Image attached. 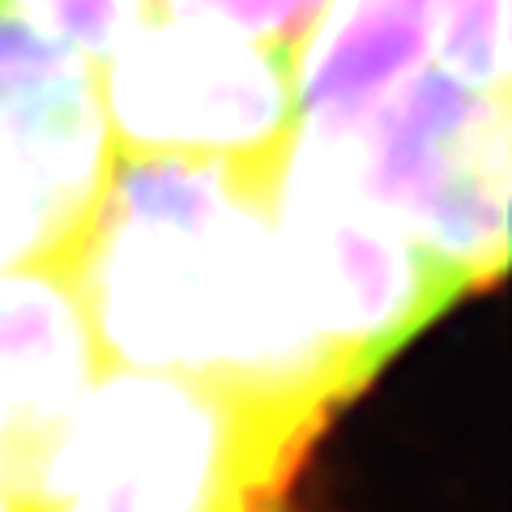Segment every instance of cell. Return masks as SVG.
<instances>
[{
	"label": "cell",
	"instance_id": "5",
	"mask_svg": "<svg viewBox=\"0 0 512 512\" xmlns=\"http://www.w3.org/2000/svg\"><path fill=\"white\" fill-rule=\"evenodd\" d=\"M116 154L278 167L299 124L295 52L150 9L99 60Z\"/></svg>",
	"mask_w": 512,
	"mask_h": 512
},
{
	"label": "cell",
	"instance_id": "12",
	"mask_svg": "<svg viewBox=\"0 0 512 512\" xmlns=\"http://www.w3.org/2000/svg\"><path fill=\"white\" fill-rule=\"evenodd\" d=\"M0 512H13V504H9V495L0 491Z\"/></svg>",
	"mask_w": 512,
	"mask_h": 512
},
{
	"label": "cell",
	"instance_id": "4",
	"mask_svg": "<svg viewBox=\"0 0 512 512\" xmlns=\"http://www.w3.org/2000/svg\"><path fill=\"white\" fill-rule=\"evenodd\" d=\"M308 120V116H299ZM414 244L483 286L508 256V94L414 73L355 120H308Z\"/></svg>",
	"mask_w": 512,
	"mask_h": 512
},
{
	"label": "cell",
	"instance_id": "8",
	"mask_svg": "<svg viewBox=\"0 0 512 512\" xmlns=\"http://www.w3.org/2000/svg\"><path fill=\"white\" fill-rule=\"evenodd\" d=\"M436 0H329L295 47V94L308 120H355L423 69Z\"/></svg>",
	"mask_w": 512,
	"mask_h": 512
},
{
	"label": "cell",
	"instance_id": "1",
	"mask_svg": "<svg viewBox=\"0 0 512 512\" xmlns=\"http://www.w3.org/2000/svg\"><path fill=\"white\" fill-rule=\"evenodd\" d=\"M274 167L116 154L69 252L103 363L312 397L342 410L282 265Z\"/></svg>",
	"mask_w": 512,
	"mask_h": 512
},
{
	"label": "cell",
	"instance_id": "10",
	"mask_svg": "<svg viewBox=\"0 0 512 512\" xmlns=\"http://www.w3.org/2000/svg\"><path fill=\"white\" fill-rule=\"evenodd\" d=\"M0 9L99 64L150 13V0H0Z\"/></svg>",
	"mask_w": 512,
	"mask_h": 512
},
{
	"label": "cell",
	"instance_id": "9",
	"mask_svg": "<svg viewBox=\"0 0 512 512\" xmlns=\"http://www.w3.org/2000/svg\"><path fill=\"white\" fill-rule=\"evenodd\" d=\"M431 47L453 82L508 94V0H436Z\"/></svg>",
	"mask_w": 512,
	"mask_h": 512
},
{
	"label": "cell",
	"instance_id": "7",
	"mask_svg": "<svg viewBox=\"0 0 512 512\" xmlns=\"http://www.w3.org/2000/svg\"><path fill=\"white\" fill-rule=\"evenodd\" d=\"M103 372L69 256L0 269V491H13Z\"/></svg>",
	"mask_w": 512,
	"mask_h": 512
},
{
	"label": "cell",
	"instance_id": "11",
	"mask_svg": "<svg viewBox=\"0 0 512 512\" xmlns=\"http://www.w3.org/2000/svg\"><path fill=\"white\" fill-rule=\"evenodd\" d=\"M329 0H150V9L175 13V18H201L239 30L248 39H265L278 47H295L312 30Z\"/></svg>",
	"mask_w": 512,
	"mask_h": 512
},
{
	"label": "cell",
	"instance_id": "6",
	"mask_svg": "<svg viewBox=\"0 0 512 512\" xmlns=\"http://www.w3.org/2000/svg\"><path fill=\"white\" fill-rule=\"evenodd\" d=\"M111 158L90 60L0 9V269L69 256Z\"/></svg>",
	"mask_w": 512,
	"mask_h": 512
},
{
	"label": "cell",
	"instance_id": "3",
	"mask_svg": "<svg viewBox=\"0 0 512 512\" xmlns=\"http://www.w3.org/2000/svg\"><path fill=\"white\" fill-rule=\"evenodd\" d=\"M269 210L299 316L346 397L474 291L363 197L320 124H295L269 175Z\"/></svg>",
	"mask_w": 512,
	"mask_h": 512
},
{
	"label": "cell",
	"instance_id": "2",
	"mask_svg": "<svg viewBox=\"0 0 512 512\" xmlns=\"http://www.w3.org/2000/svg\"><path fill=\"white\" fill-rule=\"evenodd\" d=\"M333 406L150 367L103 372L9 491L13 512H291Z\"/></svg>",
	"mask_w": 512,
	"mask_h": 512
}]
</instances>
